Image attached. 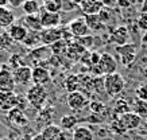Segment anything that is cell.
<instances>
[{
  "label": "cell",
  "mask_w": 147,
  "mask_h": 140,
  "mask_svg": "<svg viewBox=\"0 0 147 140\" xmlns=\"http://www.w3.org/2000/svg\"><path fill=\"white\" fill-rule=\"evenodd\" d=\"M26 100L32 108L42 111L43 105L46 104V100H47V90L42 85H32L27 89Z\"/></svg>",
  "instance_id": "1"
},
{
  "label": "cell",
  "mask_w": 147,
  "mask_h": 140,
  "mask_svg": "<svg viewBox=\"0 0 147 140\" xmlns=\"http://www.w3.org/2000/svg\"><path fill=\"white\" fill-rule=\"evenodd\" d=\"M125 81L123 76L119 73H113L109 76H105L104 78V90L109 97H116L124 90Z\"/></svg>",
  "instance_id": "2"
},
{
  "label": "cell",
  "mask_w": 147,
  "mask_h": 140,
  "mask_svg": "<svg viewBox=\"0 0 147 140\" xmlns=\"http://www.w3.org/2000/svg\"><path fill=\"white\" fill-rule=\"evenodd\" d=\"M116 69H117L116 59L109 53H102L98 65L97 66H92V72L96 76H109V74L117 73Z\"/></svg>",
  "instance_id": "3"
},
{
  "label": "cell",
  "mask_w": 147,
  "mask_h": 140,
  "mask_svg": "<svg viewBox=\"0 0 147 140\" xmlns=\"http://www.w3.org/2000/svg\"><path fill=\"white\" fill-rule=\"evenodd\" d=\"M16 82L13 80L12 70H9L8 66L3 65L0 68V93H13Z\"/></svg>",
  "instance_id": "4"
},
{
  "label": "cell",
  "mask_w": 147,
  "mask_h": 140,
  "mask_svg": "<svg viewBox=\"0 0 147 140\" xmlns=\"http://www.w3.org/2000/svg\"><path fill=\"white\" fill-rule=\"evenodd\" d=\"M67 30L70 32V35L76 39H81L85 36H89L90 30L88 27V24L85 22V18H76L74 20H71L67 26Z\"/></svg>",
  "instance_id": "5"
},
{
  "label": "cell",
  "mask_w": 147,
  "mask_h": 140,
  "mask_svg": "<svg viewBox=\"0 0 147 140\" xmlns=\"http://www.w3.org/2000/svg\"><path fill=\"white\" fill-rule=\"evenodd\" d=\"M66 104L73 111H81V109H84L86 105L89 104V101L85 97L84 93H81L78 90V92H73V93H67Z\"/></svg>",
  "instance_id": "6"
},
{
  "label": "cell",
  "mask_w": 147,
  "mask_h": 140,
  "mask_svg": "<svg viewBox=\"0 0 147 140\" xmlns=\"http://www.w3.org/2000/svg\"><path fill=\"white\" fill-rule=\"evenodd\" d=\"M63 39V28H46L40 31V41L45 46H51Z\"/></svg>",
  "instance_id": "7"
},
{
  "label": "cell",
  "mask_w": 147,
  "mask_h": 140,
  "mask_svg": "<svg viewBox=\"0 0 147 140\" xmlns=\"http://www.w3.org/2000/svg\"><path fill=\"white\" fill-rule=\"evenodd\" d=\"M129 41V32L125 26L116 27L109 35V43H113L116 46H124Z\"/></svg>",
  "instance_id": "8"
},
{
  "label": "cell",
  "mask_w": 147,
  "mask_h": 140,
  "mask_svg": "<svg viewBox=\"0 0 147 140\" xmlns=\"http://www.w3.org/2000/svg\"><path fill=\"white\" fill-rule=\"evenodd\" d=\"M39 19L43 30H46V28H57V26L61 23V15L47 12L43 8L40 9L39 12Z\"/></svg>",
  "instance_id": "9"
},
{
  "label": "cell",
  "mask_w": 147,
  "mask_h": 140,
  "mask_svg": "<svg viewBox=\"0 0 147 140\" xmlns=\"http://www.w3.org/2000/svg\"><path fill=\"white\" fill-rule=\"evenodd\" d=\"M78 8L82 11L84 16L98 15V12L104 8V4L102 1H97V0H84V1H78Z\"/></svg>",
  "instance_id": "10"
},
{
  "label": "cell",
  "mask_w": 147,
  "mask_h": 140,
  "mask_svg": "<svg viewBox=\"0 0 147 140\" xmlns=\"http://www.w3.org/2000/svg\"><path fill=\"white\" fill-rule=\"evenodd\" d=\"M13 80L18 85H26L32 80V69L28 68L27 65H23L20 68L12 70Z\"/></svg>",
  "instance_id": "11"
},
{
  "label": "cell",
  "mask_w": 147,
  "mask_h": 140,
  "mask_svg": "<svg viewBox=\"0 0 147 140\" xmlns=\"http://www.w3.org/2000/svg\"><path fill=\"white\" fill-rule=\"evenodd\" d=\"M119 119H120L123 127L125 128V131L138 129L139 127H140V123H142V117H140L139 115H136L135 112L124 113V115H121Z\"/></svg>",
  "instance_id": "12"
},
{
  "label": "cell",
  "mask_w": 147,
  "mask_h": 140,
  "mask_svg": "<svg viewBox=\"0 0 147 140\" xmlns=\"http://www.w3.org/2000/svg\"><path fill=\"white\" fill-rule=\"evenodd\" d=\"M86 53V49L81 46V43L78 41H69L67 42V49H66V57L71 61H78L81 59V57Z\"/></svg>",
  "instance_id": "13"
},
{
  "label": "cell",
  "mask_w": 147,
  "mask_h": 140,
  "mask_svg": "<svg viewBox=\"0 0 147 140\" xmlns=\"http://www.w3.org/2000/svg\"><path fill=\"white\" fill-rule=\"evenodd\" d=\"M28 30L20 23H13L11 27H8V35L9 38L15 42H24L27 35H28Z\"/></svg>",
  "instance_id": "14"
},
{
  "label": "cell",
  "mask_w": 147,
  "mask_h": 140,
  "mask_svg": "<svg viewBox=\"0 0 147 140\" xmlns=\"http://www.w3.org/2000/svg\"><path fill=\"white\" fill-rule=\"evenodd\" d=\"M18 97L15 93H0V109L8 113L18 107Z\"/></svg>",
  "instance_id": "15"
},
{
  "label": "cell",
  "mask_w": 147,
  "mask_h": 140,
  "mask_svg": "<svg viewBox=\"0 0 147 140\" xmlns=\"http://www.w3.org/2000/svg\"><path fill=\"white\" fill-rule=\"evenodd\" d=\"M50 72L47 69H45L43 66H36V68L32 69V80L31 81L34 82V85H45L50 81Z\"/></svg>",
  "instance_id": "16"
},
{
  "label": "cell",
  "mask_w": 147,
  "mask_h": 140,
  "mask_svg": "<svg viewBox=\"0 0 147 140\" xmlns=\"http://www.w3.org/2000/svg\"><path fill=\"white\" fill-rule=\"evenodd\" d=\"M22 26L28 30V31H34V32H40L43 30L42 24H40V19L39 15H26L22 19Z\"/></svg>",
  "instance_id": "17"
},
{
  "label": "cell",
  "mask_w": 147,
  "mask_h": 140,
  "mask_svg": "<svg viewBox=\"0 0 147 140\" xmlns=\"http://www.w3.org/2000/svg\"><path fill=\"white\" fill-rule=\"evenodd\" d=\"M7 116H8L9 123H12L13 125H16V127H24L28 124V119L26 117V115L23 113V111H20L19 108H15L12 111H9L7 113Z\"/></svg>",
  "instance_id": "18"
},
{
  "label": "cell",
  "mask_w": 147,
  "mask_h": 140,
  "mask_svg": "<svg viewBox=\"0 0 147 140\" xmlns=\"http://www.w3.org/2000/svg\"><path fill=\"white\" fill-rule=\"evenodd\" d=\"M15 22V15L12 9L8 7H0V26L1 27H11Z\"/></svg>",
  "instance_id": "19"
},
{
  "label": "cell",
  "mask_w": 147,
  "mask_h": 140,
  "mask_svg": "<svg viewBox=\"0 0 147 140\" xmlns=\"http://www.w3.org/2000/svg\"><path fill=\"white\" fill-rule=\"evenodd\" d=\"M85 18V22L88 24V27H89L90 31H102V30H105V24L101 22V19L98 15H88V16H84Z\"/></svg>",
  "instance_id": "20"
},
{
  "label": "cell",
  "mask_w": 147,
  "mask_h": 140,
  "mask_svg": "<svg viewBox=\"0 0 147 140\" xmlns=\"http://www.w3.org/2000/svg\"><path fill=\"white\" fill-rule=\"evenodd\" d=\"M63 86L67 90V93H73V92H78V88L81 86V80L78 76L76 74H70L67 76L65 82H63Z\"/></svg>",
  "instance_id": "21"
},
{
  "label": "cell",
  "mask_w": 147,
  "mask_h": 140,
  "mask_svg": "<svg viewBox=\"0 0 147 140\" xmlns=\"http://www.w3.org/2000/svg\"><path fill=\"white\" fill-rule=\"evenodd\" d=\"M73 140H93V132L88 127H77L73 129Z\"/></svg>",
  "instance_id": "22"
},
{
  "label": "cell",
  "mask_w": 147,
  "mask_h": 140,
  "mask_svg": "<svg viewBox=\"0 0 147 140\" xmlns=\"http://www.w3.org/2000/svg\"><path fill=\"white\" fill-rule=\"evenodd\" d=\"M61 132L62 131H61L59 127L50 124V125H46L45 128H43V131L40 132V135H42V137L45 140H55Z\"/></svg>",
  "instance_id": "23"
},
{
  "label": "cell",
  "mask_w": 147,
  "mask_h": 140,
  "mask_svg": "<svg viewBox=\"0 0 147 140\" xmlns=\"http://www.w3.org/2000/svg\"><path fill=\"white\" fill-rule=\"evenodd\" d=\"M23 12L26 15H39L40 12V4L35 0H26L22 5Z\"/></svg>",
  "instance_id": "24"
},
{
  "label": "cell",
  "mask_w": 147,
  "mask_h": 140,
  "mask_svg": "<svg viewBox=\"0 0 147 140\" xmlns=\"http://www.w3.org/2000/svg\"><path fill=\"white\" fill-rule=\"evenodd\" d=\"M53 54L51 53V49L50 46H40V47H36L31 51V57L35 59H39V61H43V59L50 58V55Z\"/></svg>",
  "instance_id": "25"
},
{
  "label": "cell",
  "mask_w": 147,
  "mask_h": 140,
  "mask_svg": "<svg viewBox=\"0 0 147 140\" xmlns=\"http://www.w3.org/2000/svg\"><path fill=\"white\" fill-rule=\"evenodd\" d=\"M63 3L61 0H45L43 1V9L47 12H53V14H59L62 11Z\"/></svg>",
  "instance_id": "26"
},
{
  "label": "cell",
  "mask_w": 147,
  "mask_h": 140,
  "mask_svg": "<svg viewBox=\"0 0 147 140\" xmlns=\"http://www.w3.org/2000/svg\"><path fill=\"white\" fill-rule=\"evenodd\" d=\"M77 125V117L73 115H65L61 119L59 123V128L61 129H73Z\"/></svg>",
  "instance_id": "27"
},
{
  "label": "cell",
  "mask_w": 147,
  "mask_h": 140,
  "mask_svg": "<svg viewBox=\"0 0 147 140\" xmlns=\"http://www.w3.org/2000/svg\"><path fill=\"white\" fill-rule=\"evenodd\" d=\"M67 42L66 39H61V41L55 42L54 45L50 46V49H51V53H53L54 55H63L66 54V49H67Z\"/></svg>",
  "instance_id": "28"
},
{
  "label": "cell",
  "mask_w": 147,
  "mask_h": 140,
  "mask_svg": "<svg viewBox=\"0 0 147 140\" xmlns=\"http://www.w3.org/2000/svg\"><path fill=\"white\" fill-rule=\"evenodd\" d=\"M98 16H100V19H101V22L107 26V24H109V23L115 22V15H113V11H112V8L109 7H104V8L98 12Z\"/></svg>",
  "instance_id": "29"
},
{
  "label": "cell",
  "mask_w": 147,
  "mask_h": 140,
  "mask_svg": "<svg viewBox=\"0 0 147 140\" xmlns=\"http://www.w3.org/2000/svg\"><path fill=\"white\" fill-rule=\"evenodd\" d=\"M134 112L136 115H139L140 117H144L147 116V101H143V100H139L135 97L134 100Z\"/></svg>",
  "instance_id": "30"
},
{
  "label": "cell",
  "mask_w": 147,
  "mask_h": 140,
  "mask_svg": "<svg viewBox=\"0 0 147 140\" xmlns=\"http://www.w3.org/2000/svg\"><path fill=\"white\" fill-rule=\"evenodd\" d=\"M128 112H131L128 104L125 102L124 100H117V102H116V105H115V109H113V116H115V117H120L121 115L128 113Z\"/></svg>",
  "instance_id": "31"
},
{
  "label": "cell",
  "mask_w": 147,
  "mask_h": 140,
  "mask_svg": "<svg viewBox=\"0 0 147 140\" xmlns=\"http://www.w3.org/2000/svg\"><path fill=\"white\" fill-rule=\"evenodd\" d=\"M115 50H116V53L120 54V57L125 54H136V47L132 43H127L124 46H116Z\"/></svg>",
  "instance_id": "32"
},
{
  "label": "cell",
  "mask_w": 147,
  "mask_h": 140,
  "mask_svg": "<svg viewBox=\"0 0 147 140\" xmlns=\"http://www.w3.org/2000/svg\"><path fill=\"white\" fill-rule=\"evenodd\" d=\"M111 131L115 132V133H119V135H121V133H124L125 132V128L123 127V124H121L120 119L119 117H115L113 119V121L111 123Z\"/></svg>",
  "instance_id": "33"
},
{
  "label": "cell",
  "mask_w": 147,
  "mask_h": 140,
  "mask_svg": "<svg viewBox=\"0 0 147 140\" xmlns=\"http://www.w3.org/2000/svg\"><path fill=\"white\" fill-rule=\"evenodd\" d=\"M38 42H40L42 43V41H40V32H34V31H30L28 32V35H27L26 41H24V43L28 46L31 45H35V43H38Z\"/></svg>",
  "instance_id": "34"
},
{
  "label": "cell",
  "mask_w": 147,
  "mask_h": 140,
  "mask_svg": "<svg viewBox=\"0 0 147 140\" xmlns=\"http://www.w3.org/2000/svg\"><path fill=\"white\" fill-rule=\"evenodd\" d=\"M136 26H138L139 30H142L144 34L147 32V14L144 12H140L136 19Z\"/></svg>",
  "instance_id": "35"
},
{
  "label": "cell",
  "mask_w": 147,
  "mask_h": 140,
  "mask_svg": "<svg viewBox=\"0 0 147 140\" xmlns=\"http://www.w3.org/2000/svg\"><path fill=\"white\" fill-rule=\"evenodd\" d=\"M135 94H136V98L143 100V101H147V86L146 85H140L139 88H136Z\"/></svg>",
  "instance_id": "36"
},
{
  "label": "cell",
  "mask_w": 147,
  "mask_h": 140,
  "mask_svg": "<svg viewBox=\"0 0 147 140\" xmlns=\"http://www.w3.org/2000/svg\"><path fill=\"white\" fill-rule=\"evenodd\" d=\"M89 105H90V111L94 112V113H100L105 109L104 104H102V102H98V101H92Z\"/></svg>",
  "instance_id": "37"
},
{
  "label": "cell",
  "mask_w": 147,
  "mask_h": 140,
  "mask_svg": "<svg viewBox=\"0 0 147 140\" xmlns=\"http://www.w3.org/2000/svg\"><path fill=\"white\" fill-rule=\"evenodd\" d=\"M9 63H11V66H12L13 70H15V69H18V68H20V66H23L22 61H20V57H19L18 54H13L12 57H11Z\"/></svg>",
  "instance_id": "38"
},
{
  "label": "cell",
  "mask_w": 147,
  "mask_h": 140,
  "mask_svg": "<svg viewBox=\"0 0 147 140\" xmlns=\"http://www.w3.org/2000/svg\"><path fill=\"white\" fill-rule=\"evenodd\" d=\"M100 58H101V54H100V53H96V51L90 53V65H92V66H97L98 62H100Z\"/></svg>",
  "instance_id": "39"
},
{
  "label": "cell",
  "mask_w": 147,
  "mask_h": 140,
  "mask_svg": "<svg viewBox=\"0 0 147 140\" xmlns=\"http://www.w3.org/2000/svg\"><path fill=\"white\" fill-rule=\"evenodd\" d=\"M131 1H128V0H117L116 1V5L117 7H120V8H128V7H131Z\"/></svg>",
  "instance_id": "40"
},
{
  "label": "cell",
  "mask_w": 147,
  "mask_h": 140,
  "mask_svg": "<svg viewBox=\"0 0 147 140\" xmlns=\"http://www.w3.org/2000/svg\"><path fill=\"white\" fill-rule=\"evenodd\" d=\"M24 1H19V0H9L8 1V5L11 7H22Z\"/></svg>",
  "instance_id": "41"
},
{
  "label": "cell",
  "mask_w": 147,
  "mask_h": 140,
  "mask_svg": "<svg viewBox=\"0 0 147 140\" xmlns=\"http://www.w3.org/2000/svg\"><path fill=\"white\" fill-rule=\"evenodd\" d=\"M140 127H142L143 129H147V116L142 117V123H140Z\"/></svg>",
  "instance_id": "42"
},
{
  "label": "cell",
  "mask_w": 147,
  "mask_h": 140,
  "mask_svg": "<svg viewBox=\"0 0 147 140\" xmlns=\"http://www.w3.org/2000/svg\"><path fill=\"white\" fill-rule=\"evenodd\" d=\"M140 11H142V12H144V14H147V0L142 3V8H140Z\"/></svg>",
  "instance_id": "43"
},
{
  "label": "cell",
  "mask_w": 147,
  "mask_h": 140,
  "mask_svg": "<svg viewBox=\"0 0 147 140\" xmlns=\"http://www.w3.org/2000/svg\"><path fill=\"white\" fill-rule=\"evenodd\" d=\"M55 140H67V136L65 135V133H63V132H61V133H59V135H58V137Z\"/></svg>",
  "instance_id": "44"
},
{
  "label": "cell",
  "mask_w": 147,
  "mask_h": 140,
  "mask_svg": "<svg viewBox=\"0 0 147 140\" xmlns=\"http://www.w3.org/2000/svg\"><path fill=\"white\" fill-rule=\"evenodd\" d=\"M7 5H8L7 0H0V7H7Z\"/></svg>",
  "instance_id": "45"
},
{
  "label": "cell",
  "mask_w": 147,
  "mask_h": 140,
  "mask_svg": "<svg viewBox=\"0 0 147 140\" xmlns=\"http://www.w3.org/2000/svg\"><path fill=\"white\" fill-rule=\"evenodd\" d=\"M142 43H144V45L147 43V32H146V34H143V36H142Z\"/></svg>",
  "instance_id": "46"
},
{
  "label": "cell",
  "mask_w": 147,
  "mask_h": 140,
  "mask_svg": "<svg viewBox=\"0 0 147 140\" xmlns=\"http://www.w3.org/2000/svg\"><path fill=\"white\" fill-rule=\"evenodd\" d=\"M3 140H8V139H3Z\"/></svg>",
  "instance_id": "47"
}]
</instances>
